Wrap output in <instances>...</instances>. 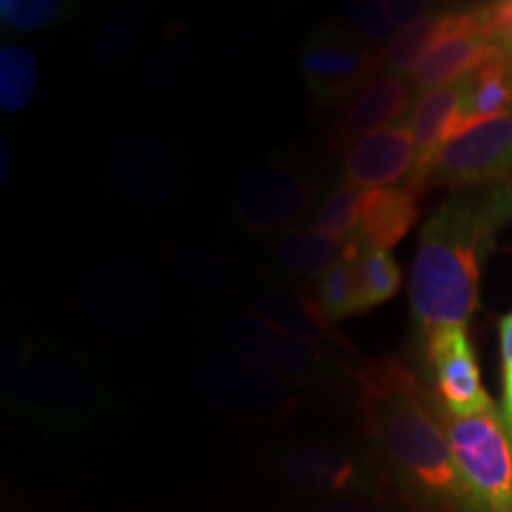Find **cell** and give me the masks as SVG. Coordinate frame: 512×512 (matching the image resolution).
I'll return each instance as SVG.
<instances>
[{
	"label": "cell",
	"mask_w": 512,
	"mask_h": 512,
	"mask_svg": "<svg viewBox=\"0 0 512 512\" xmlns=\"http://www.w3.org/2000/svg\"><path fill=\"white\" fill-rule=\"evenodd\" d=\"M363 425L396 479L434 512H479L460 475L432 394L399 358L351 366Z\"/></svg>",
	"instance_id": "6da1fadb"
},
{
	"label": "cell",
	"mask_w": 512,
	"mask_h": 512,
	"mask_svg": "<svg viewBox=\"0 0 512 512\" xmlns=\"http://www.w3.org/2000/svg\"><path fill=\"white\" fill-rule=\"evenodd\" d=\"M512 216V188L456 192L420 230L411 268V311L422 335L465 328L479 306L486 247Z\"/></svg>",
	"instance_id": "7a4b0ae2"
},
{
	"label": "cell",
	"mask_w": 512,
	"mask_h": 512,
	"mask_svg": "<svg viewBox=\"0 0 512 512\" xmlns=\"http://www.w3.org/2000/svg\"><path fill=\"white\" fill-rule=\"evenodd\" d=\"M3 394L15 413L60 427L86 425L112 406L110 382L98 363L67 339L50 335L22 344Z\"/></svg>",
	"instance_id": "3957f363"
},
{
	"label": "cell",
	"mask_w": 512,
	"mask_h": 512,
	"mask_svg": "<svg viewBox=\"0 0 512 512\" xmlns=\"http://www.w3.org/2000/svg\"><path fill=\"white\" fill-rule=\"evenodd\" d=\"M74 309L98 337L131 342L150 332L162 316L155 275L133 259H102L81 273Z\"/></svg>",
	"instance_id": "277c9868"
},
{
	"label": "cell",
	"mask_w": 512,
	"mask_h": 512,
	"mask_svg": "<svg viewBox=\"0 0 512 512\" xmlns=\"http://www.w3.org/2000/svg\"><path fill=\"white\" fill-rule=\"evenodd\" d=\"M192 382L209 406L228 418L252 425H280L290 420L302 403L292 380L228 349L197 356Z\"/></svg>",
	"instance_id": "5b68a950"
},
{
	"label": "cell",
	"mask_w": 512,
	"mask_h": 512,
	"mask_svg": "<svg viewBox=\"0 0 512 512\" xmlns=\"http://www.w3.org/2000/svg\"><path fill=\"white\" fill-rule=\"evenodd\" d=\"M437 413L477 510L512 512V437L501 408L491 406L465 418L448 415L439 406Z\"/></svg>",
	"instance_id": "8992f818"
},
{
	"label": "cell",
	"mask_w": 512,
	"mask_h": 512,
	"mask_svg": "<svg viewBox=\"0 0 512 512\" xmlns=\"http://www.w3.org/2000/svg\"><path fill=\"white\" fill-rule=\"evenodd\" d=\"M313 185L297 164L266 157L247 164L230 188V207L242 228L256 235L290 233L313 209Z\"/></svg>",
	"instance_id": "52a82bcc"
},
{
	"label": "cell",
	"mask_w": 512,
	"mask_h": 512,
	"mask_svg": "<svg viewBox=\"0 0 512 512\" xmlns=\"http://www.w3.org/2000/svg\"><path fill=\"white\" fill-rule=\"evenodd\" d=\"M105 169L121 202L143 211L171 207L185 185L181 152L157 133H126L114 140L107 150Z\"/></svg>",
	"instance_id": "ba28073f"
},
{
	"label": "cell",
	"mask_w": 512,
	"mask_h": 512,
	"mask_svg": "<svg viewBox=\"0 0 512 512\" xmlns=\"http://www.w3.org/2000/svg\"><path fill=\"white\" fill-rule=\"evenodd\" d=\"M299 74L320 107L347 105L380 74V50L335 24H320L299 50Z\"/></svg>",
	"instance_id": "9c48e42d"
},
{
	"label": "cell",
	"mask_w": 512,
	"mask_h": 512,
	"mask_svg": "<svg viewBox=\"0 0 512 512\" xmlns=\"http://www.w3.org/2000/svg\"><path fill=\"white\" fill-rule=\"evenodd\" d=\"M512 176V112L458 131L434 159L427 188H496Z\"/></svg>",
	"instance_id": "30bf717a"
},
{
	"label": "cell",
	"mask_w": 512,
	"mask_h": 512,
	"mask_svg": "<svg viewBox=\"0 0 512 512\" xmlns=\"http://www.w3.org/2000/svg\"><path fill=\"white\" fill-rule=\"evenodd\" d=\"M278 472L292 489L335 503H375L373 470L363 458L330 444H292L278 453Z\"/></svg>",
	"instance_id": "8fae6325"
},
{
	"label": "cell",
	"mask_w": 512,
	"mask_h": 512,
	"mask_svg": "<svg viewBox=\"0 0 512 512\" xmlns=\"http://www.w3.org/2000/svg\"><path fill=\"white\" fill-rule=\"evenodd\" d=\"M214 332L228 351L292 382L316 380L325 368V356L318 347L287 335L249 309L223 311L216 318Z\"/></svg>",
	"instance_id": "7c38bea8"
},
{
	"label": "cell",
	"mask_w": 512,
	"mask_h": 512,
	"mask_svg": "<svg viewBox=\"0 0 512 512\" xmlns=\"http://www.w3.org/2000/svg\"><path fill=\"white\" fill-rule=\"evenodd\" d=\"M425 356L432 375L434 401L441 411L465 418L496 406L479 377V363L465 328L427 332Z\"/></svg>",
	"instance_id": "4fadbf2b"
},
{
	"label": "cell",
	"mask_w": 512,
	"mask_h": 512,
	"mask_svg": "<svg viewBox=\"0 0 512 512\" xmlns=\"http://www.w3.org/2000/svg\"><path fill=\"white\" fill-rule=\"evenodd\" d=\"M501 53L503 48L498 43L479 34L475 8L456 10L451 31L441 36L415 67V91L427 93L463 81Z\"/></svg>",
	"instance_id": "5bb4252c"
},
{
	"label": "cell",
	"mask_w": 512,
	"mask_h": 512,
	"mask_svg": "<svg viewBox=\"0 0 512 512\" xmlns=\"http://www.w3.org/2000/svg\"><path fill=\"white\" fill-rule=\"evenodd\" d=\"M415 140L408 126H389L356 140L344 155V183L361 190L392 188L415 174Z\"/></svg>",
	"instance_id": "9a60e30c"
},
{
	"label": "cell",
	"mask_w": 512,
	"mask_h": 512,
	"mask_svg": "<svg viewBox=\"0 0 512 512\" xmlns=\"http://www.w3.org/2000/svg\"><path fill=\"white\" fill-rule=\"evenodd\" d=\"M247 302L249 311L259 313L261 318H266L275 328L302 339L306 344H313V347L335 344V347L354 351L347 339L335 330V323L325 318L316 299L309 297L304 290H299V287L285 283L261 285L252 290Z\"/></svg>",
	"instance_id": "2e32d148"
},
{
	"label": "cell",
	"mask_w": 512,
	"mask_h": 512,
	"mask_svg": "<svg viewBox=\"0 0 512 512\" xmlns=\"http://www.w3.org/2000/svg\"><path fill=\"white\" fill-rule=\"evenodd\" d=\"M413 93V81L403 79V76H375L339 114L335 124L337 138L342 143L354 145L356 140L366 138L370 133L396 126L403 117H411L415 105Z\"/></svg>",
	"instance_id": "e0dca14e"
},
{
	"label": "cell",
	"mask_w": 512,
	"mask_h": 512,
	"mask_svg": "<svg viewBox=\"0 0 512 512\" xmlns=\"http://www.w3.org/2000/svg\"><path fill=\"white\" fill-rule=\"evenodd\" d=\"M460 112H463V81L451 86L434 88V91L420 93L415 100L408 128L415 140V174L408 185L427 190V176L437 159L439 150L458 133Z\"/></svg>",
	"instance_id": "ac0fdd59"
},
{
	"label": "cell",
	"mask_w": 512,
	"mask_h": 512,
	"mask_svg": "<svg viewBox=\"0 0 512 512\" xmlns=\"http://www.w3.org/2000/svg\"><path fill=\"white\" fill-rule=\"evenodd\" d=\"M420 195L413 185L363 190L354 242L363 252H389L420 219Z\"/></svg>",
	"instance_id": "d6986e66"
},
{
	"label": "cell",
	"mask_w": 512,
	"mask_h": 512,
	"mask_svg": "<svg viewBox=\"0 0 512 512\" xmlns=\"http://www.w3.org/2000/svg\"><path fill=\"white\" fill-rule=\"evenodd\" d=\"M159 259L176 285L200 297L223 292L238 273L233 256L226 249L204 240L164 242L159 247Z\"/></svg>",
	"instance_id": "ffe728a7"
},
{
	"label": "cell",
	"mask_w": 512,
	"mask_h": 512,
	"mask_svg": "<svg viewBox=\"0 0 512 512\" xmlns=\"http://www.w3.org/2000/svg\"><path fill=\"white\" fill-rule=\"evenodd\" d=\"M363 249L354 240L342 242L318 233L316 228H294L271 247V261L287 278H320L342 261H354Z\"/></svg>",
	"instance_id": "44dd1931"
},
{
	"label": "cell",
	"mask_w": 512,
	"mask_h": 512,
	"mask_svg": "<svg viewBox=\"0 0 512 512\" xmlns=\"http://www.w3.org/2000/svg\"><path fill=\"white\" fill-rule=\"evenodd\" d=\"M508 112H512V57L503 50L482 69L463 79V112L458 131Z\"/></svg>",
	"instance_id": "7402d4cb"
},
{
	"label": "cell",
	"mask_w": 512,
	"mask_h": 512,
	"mask_svg": "<svg viewBox=\"0 0 512 512\" xmlns=\"http://www.w3.org/2000/svg\"><path fill=\"white\" fill-rule=\"evenodd\" d=\"M456 22V10H434L420 22L401 29L392 41L380 50V72L403 76L415 72L418 62L425 57L441 36L448 34Z\"/></svg>",
	"instance_id": "603a6c76"
},
{
	"label": "cell",
	"mask_w": 512,
	"mask_h": 512,
	"mask_svg": "<svg viewBox=\"0 0 512 512\" xmlns=\"http://www.w3.org/2000/svg\"><path fill=\"white\" fill-rule=\"evenodd\" d=\"M38 60L27 46L5 43L0 48V110L17 114L34 102L38 91Z\"/></svg>",
	"instance_id": "cb8c5ba5"
},
{
	"label": "cell",
	"mask_w": 512,
	"mask_h": 512,
	"mask_svg": "<svg viewBox=\"0 0 512 512\" xmlns=\"http://www.w3.org/2000/svg\"><path fill=\"white\" fill-rule=\"evenodd\" d=\"M145 29V17L136 10H114L93 31V57L102 67H119L136 53Z\"/></svg>",
	"instance_id": "d4e9b609"
},
{
	"label": "cell",
	"mask_w": 512,
	"mask_h": 512,
	"mask_svg": "<svg viewBox=\"0 0 512 512\" xmlns=\"http://www.w3.org/2000/svg\"><path fill=\"white\" fill-rule=\"evenodd\" d=\"M358 309L366 313L394 299L401 290L403 273L399 261L389 252H361L354 261Z\"/></svg>",
	"instance_id": "484cf974"
},
{
	"label": "cell",
	"mask_w": 512,
	"mask_h": 512,
	"mask_svg": "<svg viewBox=\"0 0 512 512\" xmlns=\"http://www.w3.org/2000/svg\"><path fill=\"white\" fill-rule=\"evenodd\" d=\"M361 202L363 190L342 181L330 195H325V200H320L316 211H313L311 228L332 240H354L358 216H361Z\"/></svg>",
	"instance_id": "4316f807"
},
{
	"label": "cell",
	"mask_w": 512,
	"mask_h": 512,
	"mask_svg": "<svg viewBox=\"0 0 512 512\" xmlns=\"http://www.w3.org/2000/svg\"><path fill=\"white\" fill-rule=\"evenodd\" d=\"M356 261V259H354ZM354 261H342L328 273H323L316 280V299L320 311L330 323H339V320L358 316V294H356V275H354Z\"/></svg>",
	"instance_id": "83f0119b"
},
{
	"label": "cell",
	"mask_w": 512,
	"mask_h": 512,
	"mask_svg": "<svg viewBox=\"0 0 512 512\" xmlns=\"http://www.w3.org/2000/svg\"><path fill=\"white\" fill-rule=\"evenodd\" d=\"M195 46L185 31H178L152 53L145 64V83L152 91H171L190 72Z\"/></svg>",
	"instance_id": "f1b7e54d"
},
{
	"label": "cell",
	"mask_w": 512,
	"mask_h": 512,
	"mask_svg": "<svg viewBox=\"0 0 512 512\" xmlns=\"http://www.w3.org/2000/svg\"><path fill=\"white\" fill-rule=\"evenodd\" d=\"M69 12L62 0H0V24L17 34H36L53 27Z\"/></svg>",
	"instance_id": "f546056e"
},
{
	"label": "cell",
	"mask_w": 512,
	"mask_h": 512,
	"mask_svg": "<svg viewBox=\"0 0 512 512\" xmlns=\"http://www.w3.org/2000/svg\"><path fill=\"white\" fill-rule=\"evenodd\" d=\"M344 17H347L351 34L375 50H382L399 34L380 0H354L344 8Z\"/></svg>",
	"instance_id": "4dcf8cb0"
},
{
	"label": "cell",
	"mask_w": 512,
	"mask_h": 512,
	"mask_svg": "<svg viewBox=\"0 0 512 512\" xmlns=\"http://www.w3.org/2000/svg\"><path fill=\"white\" fill-rule=\"evenodd\" d=\"M498 337H501V361H503V420L512 437V311L501 318L498 325Z\"/></svg>",
	"instance_id": "1f68e13d"
},
{
	"label": "cell",
	"mask_w": 512,
	"mask_h": 512,
	"mask_svg": "<svg viewBox=\"0 0 512 512\" xmlns=\"http://www.w3.org/2000/svg\"><path fill=\"white\" fill-rule=\"evenodd\" d=\"M384 8H387V15L392 17V22L399 31L411 27V24L420 22V19H425L434 12L432 3H415V0H384Z\"/></svg>",
	"instance_id": "d6a6232c"
},
{
	"label": "cell",
	"mask_w": 512,
	"mask_h": 512,
	"mask_svg": "<svg viewBox=\"0 0 512 512\" xmlns=\"http://www.w3.org/2000/svg\"><path fill=\"white\" fill-rule=\"evenodd\" d=\"M313 512H392L377 503H366V501H356V503H332L325 505V508H318Z\"/></svg>",
	"instance_id": "836d02e7"
},
{
	"label": "cell",
	"mask_w": 512,
	"mask_h": 512,
	"mask_svg": "<svg viewBox=\"0 0 512 512\" xmlns=\"http://www.w3.org/2000/svg\"><path fill=\"white\" fill-rule=\"evenodd\" d=\"M8 166H10L8 147H5V145H0V178H3V183L8 181Z\"/></svg>",
	"instance_id": "e575fe53"
},
{
	"label": "cell",
	"mask_w": 512,
	"mask_h": 512,
	"mask_svg": "<svg viewBox=\"0 0 512 512\" xmlns=\"http://www.w3.org/2000/svg\"><path fill=\"white\" fill-rule=\"evenodd\" d=\"M503 50H505V53H508V55L512 57V41L508 43V46H503Z\"/></svg>",
	"instance_id": "d590c367"
}]
</instances>
